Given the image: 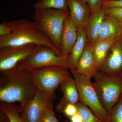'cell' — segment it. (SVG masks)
I'll return each instance as SVG.
<instances>
[{"instance_id": "cell-5", "label": "cell", "mask_w": 122, "mask_h": 122, "mask_svg": "<svg viewBox=\"0 0 122 122\" xmlns=\"http://www.w3.org/2000/svg\"><path fill=\"white\" fill-rule=\"evenodd\" d=\"M94 88L102 107L108 112L119 102L122 95V78L97 71L93 77Z\"/></svg>"}, {"instance_id": "cell-11", "label": "cell", "mask_w": 122, "mask_h": 122, "mask_svg": "<svg viewBox=\"0 0 122 122\" xmlns=\"http://www.w3.org/2000/svg\"><path fill=\"white\" fill-rule=\"evenodd\" d=\"M63 96L61 98L56 109L59 112H62L68 104L76 105L79 102L78 90L74 78L71 76L65 79L60 85Z\"/></svg>"}, {"instance_id": "cell-26", "label": "cell", "mask_w": 122, "mask_h": 122, "mask_svg": "<svg viewBox=\"0 0 122 122\" xmlns=\"http://www.w3.org/2000/svg\"><path fill=\"white\" fill-rule=\"evenodd\" d=\"M62 113L67 117H72L78 113L76 105L71 103L68 104L65 107Z\"/></svg>"}, {"instance_id": "cell-28", "label": "cell", "mask_w": 122, "mask_h": 122, "mask_svg": "<svg viewBox=\"0 0 122 122\" xmlns=\"http://www.w3.org/2000/svg\"><path fill=\"white\" fill-rule=\"evenodd\" d=\"M11 33V29L8 25L7 22H5L0 24V36L8 35Z\"/></svg>"}, {"instance_id": "cell-27", "label": "cell", "mask_w": 122, "mask_h": 122, "mask_svg": "<svg viewBox=\"0 0 122 122\" xmlns=\"http://www.w3.org/2000/svg\"><path fill=\"white\" fill-rule=\"evenodd\" d=\"M111 7L122 8V0H103L102 5L103 8L105 9Z\"/></svg>"}, {"instance_id": "cell-33", "label": "cell", "mask_w": 122, "mask_h": 122, "mask_svg": "<svg viewBox=\"0 0 122 122\" xmlns=\"http://www.w3.org/2000/svg\"></svg>"}, {"instance_id": "cell-14", "label": "cell", "mask_w": 122, "mask_h": 122, "mask_svg": "<svg viewBox=\"0 0 122 122\" xmlns=\"http://www.w3.org/2000/svg\"><path fill=\"white\" fill-rule=\"evenodd\" d=\"M70 17L77 29L85 26L91 14L89 7L81 0H67Z\"/></svg>"}, {"instance_id": "cell-35", "label": "cell", "mask_w": 122, "mask_h": 122, "mask_svg": "<svg viewBox=\"0 0 122 122\" xmlns=\"http://www.w3.org/2000/svg\"></svg>"}, {"instance_id": "cell-3", "label": "cell", "mask_w": 122, "mask_h": 122, "mask_svg": "<svg viewBox=\"0 0 122 122\" xmlns=\"http://www.w3.org/2000/svg\"><path fill=\"white\" fill-rule=\"evenodd\" d=\"M35 10L34 21L49 38L62 55L61 50L62 34L64 22L70 16V13L54 9Z\"/></svg>"}, {"instance_id": "cell-4", "label": "cell", "mask_w": 122, "mask_h": 122, "mask_svg": "<svg viewBox=\"0 0 122 122\" xmlns=\"http://www.w3.org/2000/svg\"><path fill=\"white\" fill-rule=\"evenodd\" d=\"M68 69L62 66H51L30 71L36 89L53 99L56 90L65 79L71 76Z\"/></svg>"}, {"instance_id": "cell-9", "label": "cell", "mask_w": 122, "mask_h": 122, "mask_svg": "<svg viewBox=\"0 0 122 122\" xmlns=\"http://www.w3.org/2000/svg\"><path fill=\"white\" fill-rule=\"evenodd\" d=\"M53 99L37 89L33 98L20 104L21 117L25 122H40L49 103Z\"/></svg>"}, {"instance_id": "cell-2", "label": "cell", "mask_w": 122, "mask_h": 122, "mask_svg": "<svg viewBox=\"0 0 122 122\" xmlns=\"http://www.w3.org/2000/svg\"><path fill=\"white\" fill-rule=\"evenodd\" d=\"M11 33L0 36V48L8 46L35 44L44 45L52 48L58 55L62 56L51 40L34 21L22 18L7 22Z\"/></svg>"}, {"instance_id": "cell-15", "label": "cell", "mask_w": 122, "mask_h": 122, "mask_svg": "<svg viewBox=\"0 0 122 122\" xmlns=\"http://www.w3.org/2000/svg\"><path fill=\"white\" fill-rule=\"evenodd\" d=\"M87 42L86 26H81L78 28L77 38L68 57V68L71 71L75 70L76 65L85 50Z\"/></svg>"}, {"instance_id": "cell-8", "label": "cell", "mask_w": 122, "mask_h": 122, "mask_svg": "<svg viewBox=\"0 0 122 122\" xmlns=\"http://www.w3.org/2000/svg\"><path fill=\"white\" fill-rule=\"evenodd\" d=\"M37 46L35 44H28L0 47V72L15 68L20 61L32 52Z\"/></svg>"}, {"instance_id": "cell-7", "label": "cell", "mask_w": 122, "mask_h": 122, "mask_svg": "<svg viewBox=\"0 0 122 122\" xmlns=\"http://www.w3.org/2000/svg\"><path fill=\"white\" fill-rule=\"evenodd\" d=\"M76 82L79 95V102L87 106L100 120L108 122L109 115L102 107L94 88L91 78L75 71H71Z\"/></svg>"}, {"instance_id": "cell-34", "label": "cell", "mask_w": 122, "mask_h": 122, "mask_svg": "<svg viewBox=\"0 0 122 122\" xmlns=\"http://www.w3.org/2000/svg\"><path fill=\"white\" fill-rule=\"evenodd\" d=\"M57 122H59V121H58H58Z\"/></svg>"}, {"instance_id": "cell-29", "label": "cell", "mask_w": 122, "mask_h": 122, "mask_svg": "<svg viewBox=\"0 0 122 122\" xmlns=\"http://www.w3.org/2000/svg\"><path fill=\"white\" fill-rule=\"evenodd\" d=\"M70 119L71 122H82L81 116L78 113L70 117Z\"/></svg>"}, {"instance_id": "cell-23", "label": "cell", "mask_w": 122, "mask_h": 122, "mask_svg": "<svg viewBox=\"0 0 122 122\" xmlns=\"http://www.w3.org/2000/svg\"><path fill=\"white\" fill-rule=\"evenodd\" d=\"M58 119L55 114L53 100L49 103L40 122H57Z\"/></svg>"}, {"instance_id": "cell-22", "label": "cell", "mask_w": 122, "mask_h": 122, "mask_svg": "<svg viewBox=\"0 0 122 122\" xmlns=\"http://www.w3.org/2000/svg\"><path fill=\"white\" fill-rule=\"evenodd\" d=\"M108 112V122H122V95L117 103Z\"/></svg>"}, {"instance_id": "cell-20", "label": "cell", "mask_w": 122, "mask_h": 122, "mask_svg": "<svg viewBox=\"0 0 122 122\" xmlns=\"http://www.w3.org/2000/svg\"><path fill=\"white\" fill-rule=\"evenodd\" d=\"M35 9H54L69 12L67 0H41L33 5Z\"/></svg>"}, {"instance_id": "cell-31", "label": "cell", "mask_w": 122, "mask_h": 122, "mask_svg": "<svg viewBox=\"0 0 122 122\" xmlns=\"http://www.w3.org/2000/svg\"><path fill=\"white\" fill-rule=\"evenodd\" d=\"M120 34L122 35V24H120Z\"/></svg>"}, {"instance_id": "cell-1", "label": "cell", "mask_w": 122, "mask_h": 122, "mask_svg": "<svg viewBox=\"0 0 122 122\" xmlns=\"http://www.w3.org/2000/svg\"><path fill=\"white\" fill-rule=\"evenodd\" d=\"M37 89L30 71L16 67L1 72L0 100L8 103L24 105L32 98Z\"/></svg>"}, {"instance_id": "cell-13", "label": "cell", "mask_w": 122, "mask_h": 122, "mask_svg": "<svg viewBox=\"0 0 122 122\" xmlns=\"http://www.w3.org/2000/svg\"><path fill=\"white\" fill-rule=\"evenodd\" d=\"M93 45L87 42L75 70L91 78L93 77L97 71Z\"/></svg>"}, {"instance_id": "cell-21", "label": "cell", "mask_w": 122, "mask_h": 122, "mask_svg": "<svg viewBox=\"0 0 122 122\" xmlns=\"http://www.w3.org/2000/svg\"><path fill=\"white\" fill-rule=\"evenodd\" d=\"M76 105L78 113L81 116L82 122H104L99 118L87 106L80 102Z\"/></svg>"}, {"instance_id": "cell-12", "label": "cell", "mask_w": 122, "mask_h": 122, "mask_svg": "<svg viewBox=\"0 0 122 122\" xmlns=\"http://www.w3.org/2000/svg\"><path fill=\"white\" fill-rule=\"evenodd\" d=\"M77 37V28L70 15L65 20L61 38V50L63 56L69 57Z\"/></svg>"}, {"instance_id": "cell-32", "label": "cell", "mask_w": 122, "mask_h": 122, "mask_svg": "<svg viewBox=\"0 0 122 122\" xmlns=\"http://www.w3.org/2000/svg\"><path fill=\"white\" fill-rule=\"evenodd\" d=\"M81 0L83 1V2H85V3H86V0ZM87 4V3H86Z\"/></svg>"}, {"instance_id": "cell-10", "label": "cell", "mask_w": 122, "mask_h": 122, "mask_svg": "<svg viewBox=\"0 0 122 122\" xmlns=\"http://www.w3.org/2000/svg\"><path fill=\"white\" fill-rule=\"evenodd\" d=\"M117 77H122V35L116 37L105 62L98 71Z\"/></svg>"}, {"instance_id": "cell-16", "label": "cell", "mask_w": 122, "mask_h": 122, "mask_svg": "<svg viewBox=\"0 0 122 122\" xmlns=\"http://www.w3.org/2000/svg\"><path fill=\"white\" fill-rule=\"evenodd\" d=\"M105 16L104 10L103 8L91 14L85 25L87 43L93 45L96 41Z\"/></svg>"}, {"instance_id": "cell-19", "label": "cell", "mask_w": 122, "mask_h": 122, "mask_svg": "<svg viewBox=\"0 0 122 122\" xmlns=\"http://www.w3.org/2000/svg\"><path fill=\"white\" fill-rule=\"evenodd\" d=\"M20 105L1 102L0 110L9 119L10 122H25L20 115Z\"/></svg>"}, {"instance_id": "cell-6", "label": "cell", "mask_w": 122, "mask_h": 122, "mask_svg": "<svg viewBox=\"0 0 122 122\" xmlns=\"http://www.w3.org/2000/svg\"><path fill=\"white\" fill-rule=\"evenodd\" d=\"M68 57L58 55L49 46L38 45L32 52L20 61L16 67L20 70L31 71L45 66H57L68 68Z\"/></svg>"}, {"instance_id": "cell-18", "label": "cell", "mask_w": 122, "mask_h": 122, "mask_svg": "<svg viewBox=\"0 0 122 122\" xmlns=\"http://www.w3.org/2000/svg\"><path fill=\"white\" fill-rule=\"evenodd\" d=\"M116 38V37H115ZM115 38L96 41L93 45L97 71L103 65Z\"/></svg>"}, {"instance_id": "cell-30", "label": "cell", "mask_w": 122, "mask_h": 122, "mask_svg": "<svg viewBox=\"0 0 122 122\" xmlns=\"http://www.w3.org/2000/svg\"><path fill=\"white\" fill-rule=\"evenodd\" d=\"M0 122H10L6 115L1 111L0 112Z\"/></svg>"}, {"instance_id": "cell-17", "label": "cell", "mask_w": 122, "mask_h": 122, "mask_svg": "<svg viewBox=\"0 0 122 122\" xmlns=\"http://www.w3.org/2000/svg\"><path fill=\"white\" fill-rule=\"evenodd\" d=\"M120 24L113 18L105 15L97 41L112 39L120 35Z\"/></svg>"}, {"instance_id": "cell-25", "label": "cell", "mask_w": 122, "mask_h": 122, "mask_svg": "<svg viewBox=\"0 0 122 122\" xmlns=\"http://www.w3.org/2000/svg\"><path fill=\"white\" fill-rule=\"evenodd\" d=\"M103 0H86V3L90 10L91 14L98 11L102 8Z\"/></svg>"}, {"instance_id": "cell-24", "label": "cell", "mask_w": 122, "mask_h": 122, "mask_svg": "<svg viewBox=\"0 0 122 122\" xmlns=\"http://www.w3.org/2000/svg\"><path fill=\"white\" fill-rule=\"evenodd\" d=\"M105 15L115 19L122 24V8L108 7L104 9Z\"/></svg>"}]
</instances>
